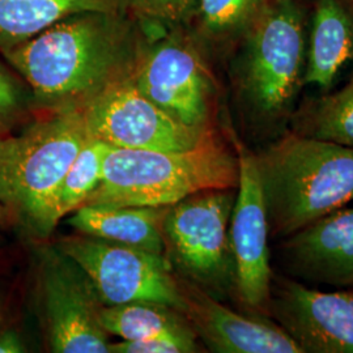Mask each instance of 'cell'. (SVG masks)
Instances as JSON below:
<instances>
[{
  "instance_id": "cell-14",
  "label": "cell",
  "mask_w": 353,
  "mask_h": 353,
  "mask_svg": "<svg viewBox=\"0 0 353 353\" xmlns=\"http://www.w3.org/2000/svg\"><path fill=\"white\" fill-rule=\"evenodd\" d=\"M41 285L52 352H110L109 334L88 287L57 265L45 268Z\"/></svg>"
},
{
  "instance_id": "cell-20",
  "label": "cell",
  "mask_w": 353,
  "mask_h": 353,
  "mask_svg": "<svg viewBox=\"0 0 353 353\" xmlns=\"http://www.w3.org/2000/svg\"><path fill=\"white\" fill-rule=\"evenodd\" d=\"M271 0H198L192 19L199 36L211 43L239 41Z\"/></svg>"
},
{
  "instance_id": "cell-1",
  "label": "cell",
  "mask_w": 353,
  "mask_h": 353,
  "mask_svg": "<svg viewBox=\"0 0 353 353\" xmlns=\"http://www.w3.org/2000/svg\"><path fill=\"white\" fill-rule=\"evenodd\" d=\"M148 42L127 12H83L3 55L36 101L55 110L81 109L131 77Z\"/></svg>"
},
{
  "instance_id": "cell-6",
  "label": "cell",
  "mask_w": 353,
  "mask_h": 353,
  "mask_svg": "<svg viewBox=\"0 0 353 353\" xmlns=\"http://www.w3.org/2000/svg\"><path fill=\"white\" fill-rule=\"evenodd\" d=\"M236 189L201 191L168 207L165 245L186 280L211 296L236 294L229 227Z\"/></svg>"
},
{
  "instance_id": "cell-12",
  "label": "cell",
  "mask_w": 353,
  "mask_h": 353,
  "mask_svg": "<svg viewBox=\"0 0 353 353\" xmlns=\"http://www.w3.org/2000/svg\"><path fill=\"white\" fill-rule=\"evenodd\" d=\"M182 313L208 351L301 353L278 323L265 314L239 313L186 279H179Z\"/></svg>"
},
{
  "instance_id": "cell-13",
  "label": "cell",
  "mask_w": 353,
  "mask_h": 353,
  "mask_svg": "<svg viewBox=\"0 0 353 353\" xmlns=\"http://www.w3.org/2000/svg\"><path fill=\"white\" fill-rule=\"evenodd\" d=\"M281 272L305 284L353 288V207H343L279 240Z\"/></svg>"
},
{
  "instance_id": "cell-5",
  "label": "cell",
  "mask_w": 353,
  "mask_h": 353,
  "mask_svg": "<svg viewBox=\"0 0 353 353\" xmlns=\"http://www.w3.org/2000/svg\"><path fill=\"white\" fill-rule=\"evenodd\" d=\"M89 137L83 110L62 109L6 140L0 203L38 237L49 236L58 225V192Z\"/></svg>"
},
{
  "instance_id": "cell-17",
  "label": "cell",
  "mask_w": 353,
  "mask_h": 353,
  "mask_svg": "<svg viewBox=\"0 0 353 353\" xmlns=\"http://www.w3.org/2000/svg\"><path fill=\"white\" fill-rule=\"evenodd\" d=\"M126 0H0V52L83 12H127Z\"/></svg>"
},
{
  "instance_id": "cell-18",
  "label": "cell",
  "mask_w": 353,
  "mask_h": 353,
  "mask_svg": "<svg viewBox=\"0 0 353 353\" xmlns=\"http://www.w3.org/2000/svg\"><path fill=\"white\" fill-rule=\"evenodd\" d=\"M103 330L122 341H144L160 336L199 339L183 313L163 303L106 305L99 309Z\"/></svg>"
},
{
  "instance_id": "cell-10",
  "label": "cell",
  "mask_w": 353,
  "mask_h": 353,
  "mask_svg": "<svg viewBox=\"0 0 353 353\" xmlns=\"http://www.w3.org/2000/svg\"><path fill=\"white\" fill-rule=\"evenodd\" d=\"M230 141L239 159V185L230 217L229 237L234 261L236 296L248 313L267 316L274 268L270 227L256 154L237 135Z\"/></svg>"
},
{
  "instance_id": "cell-21",
  "label": "cell",
  "mask_w": 353,
  "mask_h": 353,
  "mask_svg": "<svg viewBox=\"0 0 353 353\" xmlns=\"http://www.w3.org/2000/svg\"><path fill=\"white\" fill-rule=\"evenodd\" d=\"M109 147V144L90 134L87 143L70 166L58 192L55 205V219L58 224L67 214L83 207L89 195L100 185L103 160Z\"/></svg>"
},
{
  "instance_id": "cell-19",
  "label": "cell",
  "mask_w": 353,
  "mask_h": 353,
  "mask_svg": "<svg viewBox=\"0 0 353 353\" xmlns=\"http://www.w3.org/2000/svg\"><path fill=\"white\" fill-rule=\"evenodd\" d=\"M288 130L353 150V72L341 89L300 102Z\"/></svg>"
},
{
  "instance_id": "cell-24",
  "label": "cell",
  "mask_w": 353,
  "mask_h": 353,
  "mask_svg": "<svg viewBox=\"0 0 353 353\" xmlns=\"http://www.w3.org/2000/svg\"><path fill=\"white\" fill-rule=\"evenodd\" d=\"M198 339L160 336L144 341H122L110 344V352L117 353H192L201 352Z\"/></svg>"
},
{
  "instance_id": "cell-8",
  "label": "cell",
  "mask_w": 353,
  "mask_h": 353,
  "mask_svg": "<svg viewBox=\"0 0 353 353\" xmlns=\"http://www.w3.org/2000/svg\"><path fill=\"white\" fill-rule=\"evenodd\" d=\"M61 250L87 275L105 305L147 301L182 313L179 280L173 276L163 254L92 236L64 239Z\"/></svg>"
},
{
  "instance_id": "cell-3",
  "label": "cell",
  "mask_w": 353,
  "mask_h": 353,
  "mask_svg": "<svg viewBox=\"0 0 353 353\" xmlns=\"http://www.w3.org/2000/svg\"><path fill=\"white\" fill-rule=\"evenodd\" d=\"M306 14L301 0H271L241 38L234 80L255 134L265 144L290 128L305 87Z\"/></svg>"
},
{
  "instance_id": "cell-2",
  "label": "cell",
  "mask_w": 353,
  "mask_h": 353,
  "mask_svg": "<svg viewBox=\"0 0 353 353\" xmlns=\"http://www.w3.org/2000/svg\"><path fill=\"white\" fill-rule=\"evenodd\" d=\"M255 154L272 239H287L353 202L352 148L288 130Z\"/></svg>"
},
{
  "instance_id": "cell-26",
  "label": "cell",
  "mask_w": 353,
  "mask_h": 353,
  "mask_svg": "<svg viewBox=\"0 0 353 353\" xmlns=\"http://www.w3.org/2000/svg\"><path fill=\"white\" fill-rule=\"evenodd\" d=\"M6 140L4 138H1L0 137V157H1V153H3V150H4V145H6Z\"/></svg>"
},
{
  "instance_id": "cell-16",
  "label": "cell",
  "mask_w": 353,
  "mask_h": 353,
  "mask_svg": "<svg viewBox=\"0 0 353 353\" xmlns=\"http://www.w3.org/2000/svg\"><path fill=\"white\" fill-rule=\"evenodd\" d=\"M168 207L85 204L68 224L85 236L163 254L164 220Z\"/></svg>"
},
{
  "instance_id": "cell-25",
  "label": "cell",
  "mask_w": 353,
  "mask_h": 353,
  "mask_svg": "<svg viewBox=\"0 0 353 353\" xmlns=\"http://www.w3.org/2000/svg\"><path fill=\"white\" fill-rule=\"evenodd\" d=\"M26 351V345L16 331H0V353H20Z\"/></svg>"
},
{
  "instance_id": "cell-7",
  "label": "cell",
  "mask_w": 353,
  "mask_h": 353,
  "mask_svg": "<svg viewBox=\"0 0 353 353\" xmlns=\"http://www.w3.org/2000/svg\"><path fill=\"white\" fill-rule=\"evenodd\" d=\"M135 87L185 126L217 131V88L192 38L173 28L150 41L131 76Z\"/></svg>"
},
{
  "instance_id": "cell-4",
  "label": "cell",
  "mask_w": 353,
  "mask_h": 353,
  "mask_svg": "<svg viewBox=\"0 0 353 353\" xmlns=\"http://www.w3.org/2000/svg\"><path fill=\"white\" fill-rule=\"evenodd\" d=\"M239 176L234 147L220 134L183 151L110 145L101 182L85 204L170 207L201 191L236 189Z\"/></svg>"
},
{
  "instance_id": "cell-23",
  "label": "cell",
  "mask_w": 353,
  "mask_h": 353,
  "mask_svg": "<svg viewBox=\"0 0 353 353\" xmlns=\"http://www.w3.org/2000/svg\"><path fill=\"white\" fill-rule=\"evenodd\" d=\"M26 90L8 68L0 63V132L8 131L26 114Z\"/></svg>"
},
{
  "instance_id": "cell-22",
  "label": "cell",
  "mask_w": 353,
  "mask_h": 353,
  "mask_svg": "<svg viewBox=\"0 0 353 353\" xmlns=\"http://www.w3.org/2000/svg\"><path fill=\"white\" fill-rule=\"evenodd\" d=\"M128 10L140 20L157 26L176 28L188 23L196 10L198 0H126Z\"/></svg>"
},
{
  "instance_id": "cell-11",
  "label": "cell",
  "mask_w": 353,
  "mask_h": 353,
  "mask_svg": "<svg viewBox=\"0 0 353 353\" xmlns=\"http://www.w3.org/2000/svg\"><path fill=\"white\" fill-rule=\"evenodd\" d=\"M267 316L301 353H353V288L325 292L274 271Z\"/></svg>"
},
{
  "instance_id": "cell-15",
  "label": "cell",
  "mask_w": 353,
  "mask_h": 353,
  "mask_svg": "<svg viewBox=\"0 0 353 353\" xmlns=\"http://www.w3.org/2000/svg\"><path fill=\"white\" fill-rule=\"evenodd\" d=\"M353 62V0H316L306 29L305 85L328 90Z\"/></svg>"
},
{
  "instance_id": "cell-9",
  "label": "cell",
  "mask_w": 353,
  "mask_h": 353,
  "mask_svg": "<svg viewBox=\"0 0 353 353\" xmlns=\"http://www.w3.org/2000/svg\"><path fill=\"white\" fill-rule=\"evenodd\" d=\"M81 110L89 132L117 148L183 151L219 135L182 125L147 99L131 77L103 89Z\"/></svg>"
},
{
  "instance_id": "cell-27",
  "label": "cell",
  "mask_w": 353,
  "mask_h": 353,
  "mask_svg": "<svg viewBox=\"0 0 353 353\" xmlns=\"http://www.w3.org/2000/svg\"><path fill=\"white\" fill-rule=\"evenodd\" d=\"M4 211H6V210H4V207H3V204H1V203H0V217H1V216H3V212H4Z\"/></svg>"
}]
</instances>
